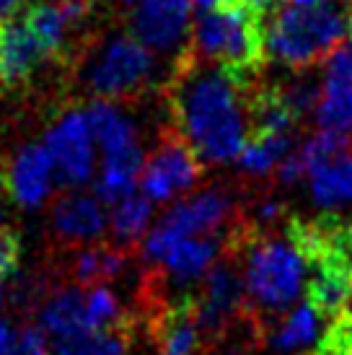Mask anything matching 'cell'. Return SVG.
Returning <instances> with one entry per match:
<instances>
[{"label":"cell","mask_w":352,"mask_h":355,"mask_svg":"<svg viewBox=\"0 0 352 355\" xmlns=\"http://www.w3.org/2000/svg\"><path fill=\"white\" fill-rule=\"evenodd\" d=\"M319 322H322V314L306 301L288 319H283L277 324V329L270 335V345H272V350L285 355L295 353V350H303L319 335Z\"/></svg>","instance_id":"23"},{"label":"cell","mask_w":352,"mask_h":355,"mask_svg":"<svg viewBox=\"0 0 352 355\" xmlns=\"http://www.w3.org/2000/svg\"><path fill=\"white\" fill-rule=\"evenodd\" d=\"M352 31V6L280 8L264 29L267 55L290 68H308L332 55Z\"/></svg>","instance_id":"4"},{"label":"cell","mask_w":352,"mask_h":355,"mask_svg":"<svg viewBox=\"0 0 352 355\" xmlns=\"http://www.w3.org/2000/svg\"><path fill=\"white\" fill-rule=\"evenodd\" d=\"M130 355H132V353H130ZM135 355H150V353H146V350H143V353H135ZM153 355H158V353H153Z\"/></svg>","instance_id":"43"},{"label":"cell","mask_w":352,"mask_h":355,"mask_svg":"<svg viewBox=\"0 0 352 355\" xmlns=\"http://www.w3.org/2000/svg\"><path fill=\"white\" fill-rule=\"evenodd\" d=\"M3 298H6V280L0 277V306H3Z\"/></svg>","instance_id":"41"},{"label":"cell","mask_w":352,"mask_h":355,"mask_svg":"<svg viewBox=\"0 0 352 355\" xmlns=\"http://www.w3.org/2000/svg\"><path fill=\"white\" fill-rule=\"evenodd\" d=\"M88 125L104 153H117V150L132 148L137 146V132L132 119L114 107L109 99H98L86 109Z\"/></svg>","instance_id":"20"},{"label":"cell","mask_w":352,"mask_h":355,"mask_svg":"<svg viewBox=\"0 0 352 355\" xmlns=\"http://www.w3.org/2000/svg\"><path fill=\"white\" fill-rule=\"evenodd\" d=\"M308 177H311V195L319 205L334 210L352 202V150L334 164L313 168Z\"/></svg>","instance_id":"22"},{"label":"cell","mask_w":352,"mask_h":355,"mask_svg":"<svg viewBox=\"0 0 352 355\" xmlns=\"http://www.w3.org/2000/svg\"><path fill=\"white\" fill-rule=\"evenodd\" d=\"M316 122L324 130H340L352 135V83L324 80L322 99L316 107Z\"/></svg>","instance_id":"26"},{"label":"cell","mask_w":352,"mask_h":355,"mask_svg":"<svg viewBox=\"0 0 352 355\" xmlns=\"http://www.w3.org/2000/svg\"><path fill=\"white\" fill-rule=\"evenodd\" d=\"M332 247H334V252H337V254L342 257L344 262L352 267V220L350 223H342V220H337V223H334Z\"/></svg>","instance_id":"35"},{"label":"cell","mask_w":352,"mask_h":355,"mask_svg":"<svg viewBox=\"0 0 352 355\" xmlns=\"http://www.w3.org/2000/svg\"><path fill=\"white\" fill-rule=\"evenodd\" d=\"M277 177L283 184H298L303 177H308V166H306L303 156H301V150H290L288 156L283 158V164L277 166Z\"/></svg>","instance_id":"34"},{"label":"cell","mask_w":352,"mask_h":355,"mask_svg":"<svg viewBox=\"0 0 352 355\" xmlns=\"http://www.w3.org/2000/svg\"><path fill=\"white\" fill-rule=\"evenodd\" d=\"M290 148H293V143L288 135H254L244 143V148L238 153V164L246 174L264 177L277 164H283V158L290 153Z\"/></svg>","instance_id":"25"},{"label":"cell","mask_w":352,"mask_h":355,"mask_svg":"<svg viewBox=\"0 0 352 355\" xmlns=\"http://www.w3.org/2000/svg\"><path fill=\"white\" fill-rule=\"evenodd\" d=\"M329 0H290V6H298V8H316V6H326Z\"/></svg>","instance_id":"40"},{"label":"cell","mask_w":352,"mask_h":355,"mask_svg":"<svg viewBox=\"0 0 352 355\" xmlns=\"http://www.w3.org/2000/svg\"><path fill=\"white\" fill-rule=\"evenodd\" d=\"M231 213V200L223 189H207L195 198L176 202L158 226L148 234L143 254L150 262H164L168 252L192 236H213Z\"/></svg>","instance_id":"6"},{"label":"cell","mask_w":352,"mask_h":355,"mask_svg":"<svg viewBox=\"0 0 352 355\" xmlns=\"http://www.w3.org/2000/svg\"><path fill=\"white\" fill-rule=\"evenodd\" d=\"M86 309H88V324H91V329H104V327L130 322V316L122 311L117 296L104 283L91 286L86 291Z\"/></svg>","instance_id":"29"},{"label":"cell","mask_w":352,"mask_h":355,"mask_svg":"<svg viewBox=\"0 0 352 355\" xmlns=\"http://www.w3.org/2000/svg\"><path fill=\"white\" fill-rule=\"evenodd\" d=\"M148 337L158 355H200L205 350V340L197 324L192 293H186L176 304L153 306L148 319Z\"/></svg>","instance_id":"11"},{"label":"cell","mask_w":352,"mask_h":355,"mask_svg":"<svg viewBox=\"0 0 352 355\" xmlns=\"http://www.w3.org/2000/svg\"><path fill=\"white\" fill-rule=\"evenodd\" d=\"M94 132L88 125L86 112H65L49 128L44 148L55 164V179L62 187H80L94 174Z\"/></svg>","instance_id":"9"},{"label":"cell","mask_w":352,"mask_h":355,"mask_svg":"<svg viewBox=\"0 0 352 355\" xmlns=\"http://www.w3.org/2000/svg\"><path fill=\"white\" fill-rule=\"evenodd\" d=\"M344 314H347V316H350V319H352V301H350V304H347V309H344Z\"/></svg>","instance_id":"42"},{"label":"cell","mask_w":352,"mask_h":355,"mask_svg":"<svg viewBox=\"0 0 352 355\" xmlns=\"http://www.w3.org/2000/svg\"><path fill=\"white\" fill-rule=\"evenodd\" d=\"M88 13V0H47L26 10V26H29L42 47L55 58L60 55L70 26Z\"/></svg>","instance_id":"16"},{"label":"cell","mask_w":352,"mask_h":355,"mask_svg":"<svg viewBox=\"0 0 352 355\" xmlns=\"http://www.w3.org/2000/svg\"><path fill=\"white\" fill-rule=\"evenodd\" d=\"M153 76V55L135 37H117L101 50L88 73V86L101 99H125Z\"/></svg>","instance_id":"7"},{"label":"cell","mask_w":352,"mask_h":355,"mask_svg":"<svg viewBox=\"0 0 352 355\" xmlns=\"http://www.w3.org/2000/svg\"><path fill=\"white\" fill-rule=\"evenodd\" d=\"M301 156H303L306 166H308V174L313 168L326 166V164H334L342 156H347L352 150V135L347 132H340V130H319L316 135L306 140V146H301Z\"/></svg>","instance_id":"28"},{"label":"cell","mask_w":352,"mask_h":355,"mask_svg":"<svg viewBox=\"0 0 352 355\" xmlns=\"http://www.w3.org/2000/svg\"><path fill=\"white\" fill-rule=\"evenodd\" d=\"M49 55L37 34L26 26V21L21 24H6L0 26V83L16 86L34 76V70L39 68Z\"/></svg>","instance_id":"14"},{"label":"cell","mask_w":352,"mask_h":355,"mask_svg":"<svg viewBox=\"0 0 352 355\" xmlns=\"http://www.w3.org/2000/svg\"><path fill=\"white\" fill-rule=\"evenodd\" d=\"M125 267V252L119 247H88L73 259V280L80 288H91L117 277Z\"/></svg>","instance_id":"24"},{"label":"cell","mask_w":352,"mask_h":355,"mask_svg":"<svg viewBox=\"0 0 352 355\" xmlns=\"http://www.w3.org/2000/svg\"><path fill=\"white\" fill-rule=\"evenodd\" d=\"M143 166H146V158L137 146L117 153H104V166L96 179V198L101 202L117 205L125 198L135 195V184L140 182Z\"/></svg>","instance_id":"17"},{"label":"cell","mask_w":352,"mask_h":355,"mask_svg":"<svg viewBox=\"0 0 352 355\" xmlns=\"http://www.w3.org/2000/svg\"><path fill=\"white\" fill-rule=\"evenodd\" d=\"M8 355H49L47 332L42 324H21Z\"/></svg>","instance_id":"31"},{"label":"cell","mask_w":352,"mask_h":355,"mask_svg":"<svg viewBox=\"0 0 352 355\" xmlns=\"http://www.w3.org/2000/svg\"><path fill=\"white\" fill-rule=\"evenodd\" d=\"M246 112L254 125V135H288V130H293L298 122V117L283 101L277 86L254 91Z\"/></svg>","instance_id":"21"},{"label":"cell","mask_w":352,"mask_h":355,"mask_svg":"<svg viewBox=\"0 0 352 355\" xmlns=\"http://www.w3.org/2000/svg\"><path fill=\"white\" fill-rule=\"evenodd\" d=\"M107 218L101 202L91 195H68L55 202L52 228L68 244H88L104 234Z\"/></svg>","instance_id":"15"},{"label":"cell","mask_w":352,"mask_h":355,"mask_svg":"<svg viewBox=\"0 0 352 355\" xmlns=\"http://www.w3.org/2000/svg\"><path fill=\"white\" fill-rule=\"evenodd\" d=\"M197 324L205 340V350L223 343L228 332L249 316V293L244 272L234 262H215L202 277L200 291L192 293Z\"/></svg>","instance_id":"5"},{"label":"cell","mask_w":352,"mask_h":355,"mask_svg":"<svg viewBox=\"0 0 352 355\" xmlns=\"http://www.w3.org/2000/svg\"><path fill=\"white\" fill-rule=\"evenodd\" d=\"M277 89H280V96L288 104V109L298 119H303L308 112H313L322 99V89L313 80H295L290 86H277Z\"/></svg>","instance_id":"30"},{"label":"cell","mask_w":352,"mask_h":355,"mask_svg":"<svg viewBox=\"0 0 352 355\" xmlns=\"http://www.w3.org/2000/svg\"><path fill=\"white\" fill-rule=\"evenodd\" d=\"M202 174V161L179 132H168L153 156L146 161L140 174V187L150 202H168L197 184Z\"/></svg>","instance_id":"8"},{"label":"cell","mask_w":352,"mask_h":355,"mask_svg":"<svg viewBox=\"0 0 352 355\" xmlns=\"http://www.w3.org/2000/svg\"><path fill=\"white\" fill-rule=\"evenodd\" d=\"M0 184H3V179H0Z\"/></svg>","instance_id":"44"},{"label":"cell","mask_w":352,"mask_h":355,"mask_svg":"<svg viewBox=\"0 0 352 355\" xmlns=\"http://www.w3.org/2000/svg\"><path fill=\"white\" fill-rule=\"evenodd\" d=\"M19 259H21L19 236H16L10 228L0 226V277H3V280H8V277L16 275Z\"/></svg>","instance_id":"33"},{"label":"cell","mask_w":352,"mask_h":355,"mask_svg":"<svg viewBox=\"0 0 352 355\" xmlns=\"http://www.w3.org/2000/svg\"><path fill=\"white\" fill-rule=\"evenodd\" d=\"M246 89L225 70H205L184 52L174 78L176 132L192 146L202 164H225L238 158L246 143Z\"/></svg>","instance_id":"1"},{"label":"cell","mask_w":352,"mask_h":355,"mask_svg":"<svg viewBox=\"0 0 352 355\" xmlns=\"http://www.w3.org/2000/svg\"><path fill=\"white\" fill-rule=\"evenodd\" d=\"M150 216H153V202L146 195H130L122 202H117L112 210V231H114L117 244L122 247L135 244L148 231Z\"/></svg>","instance_id":"27"},{"label":"cell","mask_w":352,"mask_h":355,"mask_svg":"<svg viewBox=\"0 0 352 355\" xmlns=\"http://www.w3.org/2000/svg\"><path fill=\"white\" fill-rule=\"evenodd\" d=\"M21 6H24V0H0V26H6L16 19Z\"/></svg>","instance_id":"38"},{"label":"cell","mask_w":352,"mask_h":355,"mask_svg":"<svg viewBox=\"0 0 352 355\" xmlns=\"http://www.w3.org/2000/svg\"><path fill=\"white\" fill-rule=\"evenodd\" d=\"M39 322L44 332L55 337H73L80 332H91L83 288H62L44 301L39 311Z\"/></svg>","instance_id":"19"},{"label":"cell","mask_w":352,"mask_h":355,"mask_svg":"<svg viewBox=\"0 0 352 355\" xmlns=\"http://www.w3.org/2000/svg\"><path fill=\"white\" fill-rule=\"evenodd\" d=\"M192 6V0H127V26L143 47L168 52L186 37Z\"/></svg>","instance_id":"10"},{"label":"cell","mask_w":352,"mask_h":355,"mask_svg":"<svg viewBox=\"0 0 352 355\" xmlns=\"http://www.w3.org/2000/svg\"><path fill=\"white\" fill-rule=\"evenodd\" d=\"M225 244V239L220 236H192L184 239L182 244H176L168 257L161 262L166 275L171 280H176L179 286H186V283H195L200 277H205V272L215 265L218 254H220V247Z\"/></svg>","instance_id":"18"},{"label":"cell","mask_w":352,"mask_h":355,"mask_svg":"<svg viewBox=\"0 0 352 355\" xmlns=\"http://www.w3.org/2000/svg\"><path fill=\"white\" fill-rule=\"evenodd\" d=\"M200 10H215V8H225V6H236L238 0H192Z\"/></svg>","instance_id":"39"},{"label":"cell","mask_w":352,"mask_h":355,"mask_svg":"<svg viewBox=\"0 0 352 355\" xmlns=\"http://www.w3.org/2000/svg\"><path fill=\"white\" fill-rule=\"evenodd\" d=\"M16 335H19V327L8 322V319H3L0 322V355H8L13 343H16Z\"/></svg>","instance_id":"37"},{"label":"cell","mask_w":352,"mask_h":355,"mask_svg":"<svg viewBox=\"0 0 352 355\" xmlns=\"http://www.w3.org/2000/svg\"><path fill=\"white\" fill-rule=\"evenodd\" d=\"M244 8H249L252 13H256L259 19H264V16H270V13H277L280 10V3L283 0H238Z\"/></svg>","instance_id":"36"},{"label":"cell","mask_w":352,"mask_h":355,"mask_svg":"<svg viewBox=\"0 0 352 355\" xmlns=\"http://www.w3.org/2000/svg\"><path fill=\"white\" fill-rule=\"evenodd\" d=\"M324 62H326V76H324V80L352 83V37H347Z\"/></svg>","instance_id":"32"},{"label":"cell","mask_w":352,"mask_h":355,"mask_svg":"<svg viewBox=\"0 0 352 355\" xmlns=\"http://www.w3.org/2000/svg\"><path fill=\"white\" fill-rule=\"evenodd\" d=\"M313 277L308 280V304L322 314V319H334L352 301V267L329 247L313 262Z\"/></svg>","instance_id":"12"},{"label":"cell","mask_w":352,"mask_h":355,"mask_svg":"<svg viewBox=\"0 0 352 355\" xmlns=\"http://www.w3.org/2000/svg\"><path fill=\"white\" fill-rule=\"evenodd\" d=\"M246 247V293H249V316L267 332V316H277L293 306L303 291L306 257L295 249L288 236H259L256 231L236 228L234 247Z\"/></svg>","instance_id":"2"},{"label":"cell","mask_w":352,"mask_h":355,"mask_svg":"<svg viewBox=\"0 0 352 355\" xmlns=\"http://www.w3.org/2000/svg\"><path fill=\"white\" fill-rule=\"evenodd\" d=\"M186 52L200 62L218 65L246 89L267 58L262 19L238 3L202 10Z\"/></svg>","instance_id":"3"},{"label":"cell","mask_w":352,"mask_h":355,"mask_svg":"<svg viewBox=\"0 0 352 355\" xmlns=\"http://www.w3.org/2000/svg\"><path fill=\"white\" fill-rule=\"evenodd\" d=\"M55 164L44 146L21 148L8 168V192L21 207H39L52 192Z\"/></svg>","instance_id":"13"}]
</instances>
